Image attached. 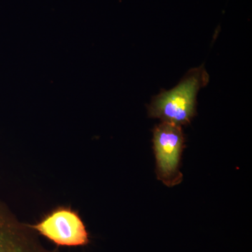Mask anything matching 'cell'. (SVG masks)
I'll list each match as a JSON object with an SVG mask.
<instances>
[{
	"label": "cell",
	"instance_id": "6da1fadb",
	"mask_svg": "<svg viewBox=\"0 0 252 252\" xmlns=\"http://www.w3.org/2000/svg\"><path fill=\"white\" fill-rule=\"evenodd\" d=\"M209 80L203 65L190 69L173 89L154 97L148 107L149 117L181 127L187 125L196 114L199 91Z\"/></svg>",
	"mask_w": 252,
	"mask_h": 252
},
{
	"label": "cell",
	"instance_id": "7a4b0ae2",
	"mask_svg": "<svg viewBox=\"0 0 252 252\" xmlns=\"http://www.w3.org/2000/svg\"><path fill=\"white\" fill-rule=\"evenodd\" d=\"M28 225L58 248H83L91 243L86 223L79 212L70 206L56 207L34 224Z\"/></svg>",
	"mask_w": 252,
	"mask_h": 252
},
{
	"label": "cell",
	"instance_id": "3957f363",
	"mask_svg": "<svg viewBox=\"0 0 252 252\" xmlns=\"http://www.w3.org/2000/svg\"><path fill=\"white\" fill-rule=\"evenodd\" d=\"M185 141L181 126L161 122L154 127L156 172L158 180L166 187H175L183 180L180 165Z\"/></svg>",
	"mask_w": 252,
	"mask_h": 252
},
{
	"label": "cell",
	"instance_id": "277c9868",
	"mask_svg": "<svg viewBox=\"0 0 252 252\" xmlns=\"http://www.w3.org/2000/svg\"><path fill=\"white\" fill-rule=\"evenodd\" d=\"M37 235L0 202V252H59L46 248Z\"/></svg>",
	"mask_w": 252,
	"mask_h": 252
}]
</instances>
